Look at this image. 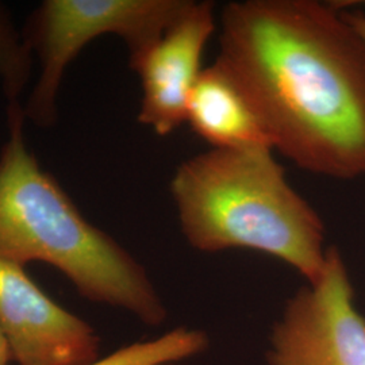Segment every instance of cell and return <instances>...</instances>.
Segmentation results:
<instances>
[{"mask_svg":"<svg viewBox=\"0 0 365 365\" xmlns=\"http://www.w3.org/2000/svg\"><path fill=\"white\" fill-rule=\"evenodd\" d=\"M223 66L256 107L274 152L334 180L365 178V43L333 3L230 1Z\"/></svg>","mask_w":365,"mask_h":365,"instance_id":"1","label":"cell"},{"mask_svg":"<svg viewBox=\"0 0 365 365\" xmlns=\"http://www.w3.org/2000/svg\"><path fill=\"white\" fill-rule=\"evenodd\" d=\"M9 140L0 150V259L56 267L86 299L123 309L149 327L167 309L144 267L87 221L72 199L39 167L24 137L25 110L10 103Z\"/></svg>","mask_w":365,"mask_h":365,"instance_id":"2","label":"cell"},{"mask_svg":"<svg viewBox=\"0 0 365 365\" xmlns=\"http://www.w3.org/2000/svg\"><path fill=\"white\" fill-rule=\"evenodd\" d=\"M182 235L203 253L248 249L286 262L314 284L325 269V223L289 184L272 149H209L170 184Z\"/></svg>","mask_w":365,"mask_h":365,"instance_id":"3","label":"cell"},{"mask_svg":"<svg viewBox=\"0 0 365 365\" xmlns=\"http://www.w3.org/2000/svg\"><path fill=\"white\" fill-rule=\"evenodd\" d=\"M190 0H46L30 16L24 36L39 60V76L25 117L38 126L57 118V93L66 68L93 39H123L129 63L150 48L180 16Z\"/></svg>","mask_w":365,"mask_h":365,"instance_id":"4","label":"cell"},{"mask_svg":"<svg viewBox=\"0 0 365 365\" xmlns=\"http://www.w3.org/2000/svg\"><path fill=\"white\" fill-rule=\"evenodd\" d=\"M268 365H365V318L348 267L329 247L319 280L286 302L267 349Z\"/></svg>","mask_w":365,"mask_h":365,"instance_id":"5","label":"cell"},{"mask_svg":"<svg viewBox=\"0 0 365 365\" xmlns=\"http://www.w3.org/2000/svg\"><path fill=\"white\" fill-rule=\"evenodd\" d=\"M0 330L19 365H91L99 360L95 330L48 297L25 267L3 259Z\"/></svg>","mask_w":365,"mask_h":365,"instance_id":"6","label":"cell"},{"mask_svg":"<svg viewBox=\"0 0 365 365\" xmlns=\"http://www.w3.org/2000/svg\"><path fill=\"white\" fill-rule=\"evenodd\" d=\"M217 30L214 3L190 0L164 34L129 63L143 88L138 122L157 135H170L185 123L191 92L203 71V53Z\"/></svg>","mask_w":365,"mask_h":365,"instance_id":"7","label":"cell"},{"mask_svg":"<svg viewBox=\"0 0 365 365\" xmlns=\"http://www.w3.org/2000/svg\"><path fill=\"white\" fill-rule=\"evenodd\" d=\"M185 123L210 149L274 150L256 107L217 61L203 68L197 78L187 106Z\"/></svg>","mask_w":365,"mask_h":365,"instance_id":"8","label":"cell"},{"mask_svg":"<svg viewBox=\"0 0 365 365\" xmlns=\"http://www.w3.org/2000/svg\"><path fill=\"white\" fill-rule=\"evenodd\" d=\"M209 346L205 331L176 327L150 341L120 348L91 365H172L195 357Z\"/></svg>","mask_w":365,"mask_h":365,"instance_id":"9","label":"cell"},{"mask_svg":"<svg viewBox=\"0 0 365 365\" xmlns=\"http://www.w3.org/2000/svg\"><path fill=\"white\" fill-rule=\"evenodd\" d=\"M31 52L14 25L13 16L0 4V83L10 103H19L31 73Z\"/></svg>","mask_w":365,"mask_h":365,"instance_id":"10","label":"cell"},{"mask_svg":"<svg viewBox=\"0 0 365 365\" xmlns=\"http://www.w3.org/2000/svg\"><path fill=\"white\" fill-rule=\"evenodd\" d=\"M339 10L344 15L345 21L352 26L353 30L365 43V11H346L341 9Z\"/></svg>","mask_w":365,"mask_h":365,"instance_id":"11","label":"cell"},{"mask_svg":"<svg viewBox=\"0 0 365 365\" xmlns=\"http://www.w3.org/2000/svg\"><path fill=\"white\" fill-rule=\"evenodd\" d=\"M13 360V354L7 339L4 337L3 331L0 330V365H9Z\"/></svg>","mask_w":365,"mask_h":365,"instance_id":"12","label":"cell"}]
</instances>
